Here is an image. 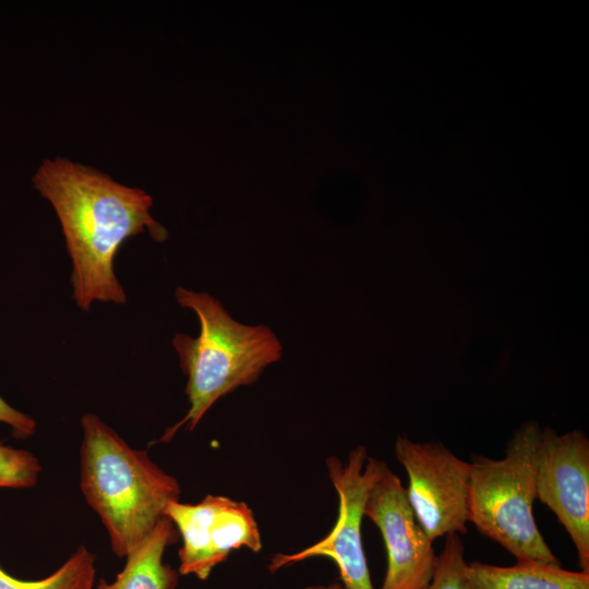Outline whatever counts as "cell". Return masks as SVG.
<instances>
[{
  "label": "cell",
  "instance_id": "52a82bcc",
  "mask_svg": "<svg viewBox=\"0 0 589 589\" xmlns=\"http://www.w3.org/2000/svg\"><path fill=\"white\" fill-rule=\"evenodd\" d=\"M167 516L182 540L178 552L181 575L208 578L212 569L241 548L262 550V539L252 509L227 496L206 495L197 504L170 502Z\"/></svg>",
  "mask_w": 589,
  "mask_h": 589
},
{
  "label": "cell",
  "instance_id": "5b68a950",
  "mask_svg": "<svg viewBox=\"0 0 589 589\" xmlns=\"http://www.w3.org/2000/svg\"><path fill=\"white\" fill-rule=\"evenodd\" d=\"M387 464L369 457L364 446L353 448L346 464L337 457L326 459L328 478L338 495V515L326 537L296 553H277L268 570L289 567L313 557L330 558L337 566L346 589H373L362 544L361 524L364 505L374 483Z\"/></svg>",
  "mask_w": 589,
  "mask_h": 589
},
{
  "label": "cell",
  "instance_id": "277c9868",
  "mask_svg": "<svg viewBox=\"0 0 589 589\" xmlns=\"http://www.w3.org/2000/svg\"><path fill=\"white\" fill-rule=\"evenodd\" d=\"M542 430L529 421L507 442L505 455H472L469 462L468 521L517 560L561 565L534 516L537 464Z\"/></svg>",
  "mask_w": 589,
  "mask_h": 589
},
{
  "label": "cell",
  "instance_id": "4fadbf2b",
  "mask_svg": "<svg viewBox=\"0 0 589 589\" xmlns=\"http://www.w3.org/2000/svg\"><path fill=\"white\" fill-rule=\"evenodd\" d=\"M464 542L458 533L445 537L430 585L425 589H470L466 578Z\"/></svg>",
  "mask_w": 589,
  "mask_h": 589
},
{
  "label": "cell",
  "instance_id": "3957f363",
  "mask_svg": "<svg viewBox=\"0 0 589 589\" xmlns=\"http://www.w3.org/2000/svg\"><path fill=\"white\" fill-rule=\"evenodd\" d=\"M175 297L182 308L196 314L200 334H177L172 339L180 368L188 376L189 410L166 431L165 442L182 426L192 431L221 397L255 383L268 365L279 361L283 352L269 327L236 321L209 293L178 287Z\"/></svg>",
  "mask_w": 589,
  "mask_h": 589
},
{
  "label": "cell",
  "instance_id": "8fae6325",
  "mask_svg": "<svg viewBox=\"0 0 589 589\" xmlns=\"http://www.w3.org/2000/svg\"><path fill=\"white\" fill-rule=\"evenodd\" d=\"M179 532L173 522L163 517L151 533L125 557L123 569L105 589H173L178 574L164 563L166 548L176 543Z\"/></svg>",
  "mask_w": 589,
  "mask_h": 589
},
{
  "label": "cell",
  "instance_id": "9a60e30c",
  "mask_svg": "<svg viewBox=\"0 0 589 589\" xmlns=\"http://www.w3.org/2000/svg\"><path fill=\"white\" fill-rule=\"evenodd\" d=\"M0 422L10 425L13 430V435L20 438L33 435L36 429V422L32 417L11 407L1 396Z\"/></svg>",
  "mask_w": 589,
  "mask_h": 589
},
{
  "label": "cell",
  "instance_id": "30bf717a",
  "mask_svg": "<svg viewBox=\"0 0 589 589\" xmlns=\"http://www.w3.org/2000/svg\"><path fill=\"white\" fill-rule=\"evenodd\" d=\"M466 578L470 589H589V573L531 558L512 566L472 562L467 564Z\"/></svg>",
  "mask_w": 589,
  "mask_h": 589
},
{
  "label": "cell",
  "instance_id": "7a4b0ae2",
  "mask_svg": "<svg viewBox=\"0 0 589 589\" xmlns=\"http://www.w3.org/2000/svg\"><path fill=\"white\" fill-rule=\"evenodd\" d=\"M81 490L104 524L113 553L125 557L179 501L178 480L129 446L94 413L81 420Z\"/></svg>",
  "mask_w": 589,
  "mask_h": 589
},
{
  "label": "cell",
  "instance_id": "7c38bea8",
  "mask_svg": "<svg viewBox=\"0 0 589 589\" xmlns=\"http://www.w3.org/2000/svg\"><path fill=\"white\" fill-rule=\"evenodd\" d=\"M96 557L81 545L57 570L39 580H20L0 567V589H105L96 584Z\"/></svg>",
  "mask_w": 589,
  "mask_h": 589
},
{
  "label": "cell",
  "instance_id": "2e32d148",
  "mask_svg": "<svg viewBox=\"0 0 589 589\" xmlns=\"http://www.w3.org/2000/svg\"><path fill=\"white\" fill-rule=\"evenodd\" d=\"M304 589H346L341 582H333L329 585H311Z\"/></svg>",
  "mask_w": 589,
  "mask_h": 589
},
{
  "label": "cell",
  "instance_id": "6da1fadb",
  "mask_svg": "<svg viewBox=\"0 0 589 589\" xmlns=\"http://www.w3.org/2000/svg\"><path fill=\"white\" fill-rule=\"evenodd\" d=\"M33 183L60 219L77 306L88 311L95 301L125 303V291L113 272L120 245L145 230L158 242L168 237L149 214L151 195L61 157L44 160Z\"/></svg>",
  "mask_w": 589,
  "mask_h": 589
},
{
  "label": "cell",
  "instance_id": "9c48e42d",
  "mask_svg": "<svg viewBox=\"0 0 589 589\" xmlns=\"http://www.w3.org/2000/svg\"><path fill=\"white\" fill-rule=\"evenodd\" d=\"M368 517L384 540L387 568L381 589H425L433 577L437 554L407 497L406 488L388 466L372 486Z\"/></svg>",
  "mask_w": 589,
  "mask_h": 589
},
{
  "label": "cell",
  "instance_id": "8992f818",
  "mask_svg": "<svg viewBox=\"0 0 589 589\" xmlns=\"http://www.w3.org/2000/svg\"><path fill=\"white\" fill-rule=\"evenodd\" d=\"M394 452L408 477L410 506L430 540L466 533L469 462L436 441L418 443L398 436Z\"/></svg>",
  "mask_w": 589,
  "mask_h": 589
},
{
  "label": "cell",
  "instance_id": "ba28073f",
  "mask_svg": "<svg viewBox=\"0 0 589 589\" xmlns=\"http://www.w3.org/2000/svg\"><path fill=\"white\" fill-rule=\"evenodd\" d=\"M536 490L568 533L580 570L589 573V440L581 430H542Z\"/></svg>",
  "mask_w": 589,
  "mask_h": 589
},
{
  "label": "cell",
  "instance_id": "5bb4252c",
  "mask_svg": "<svg viewBox=\"0 0 589 589\" xmlns=\"http://www.w3.org/2000/svg\"><path fill=\"white\" fill-rule=\"evenodd\" d=\"M40 471L39 460L32 453L0 442V488H32Z\"/></svg>",
  "mask_w": 589,
  "mask_h": 589
}]
</instances>
